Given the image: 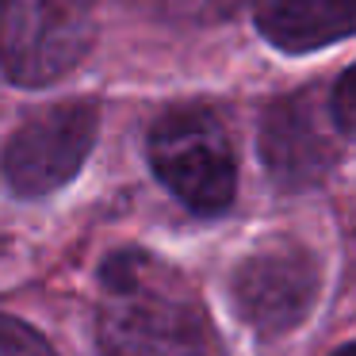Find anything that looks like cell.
<instances>
[{
    "label": "cell",
    "mask_w": 356,
    "mask_h": 356,
    "mask_svg": "<svg viewBox=\"0 0 356 356\" xmlns=\"http://www.w3.org/2000/svg\"><path fill=\"white\" fill-rule=\"evenodd\" d=\"M0 356H54V348L19 318H0Z\"/></svg>",
    "instance_id": "cell-9"
},
{
    "label": "cell",
    "mask_w": 356,
    "mask_h": 356,
    "mask_svg": "<svg viewBox=\"0 0 356 356\" xmlns=\"http://www.w3.org/2000/svg\"><path fill=\"white\" fill-rule=\"evenodd\" d=\"M337 134L333 108H322L314 92L280 96L261 115V157L268 177L284 192H302L330 177L337 165Z\"/></svg>",
    "instance_id": "cell-6"
},
{
    "label": "cell",
    "mask_w": 356,
    "mask_h": 356,
    "mask_svg": "<svg viewBox=\"0 0 356 356\" xmlns=\"http://www.w3.org/2000/svg\"><path fill=\"white\" fill-rule=\"evenodd\" d=\"M257 31L284 54H310L356 35V0H257Z\"/></svg>",
    "instance_id": "cell-7"
},
{
    "label": "cell",
    "mask_w": 356,
    "mask_h": 356,
    "mask_svg": "<svg viewBox=\"0 0 356 356\" xmlns=\"http://www.w3.org/2000/svg\"><path fill=\"white\" fill-rule=\"evenodd\" d=\"M333 356H356V341H353V345H345V348H337Z\"/></svg>",
    "instance_id": "cell-11"
},
{
    "label": "cell",
    "mask_w": 356,
    "mask_h": 356,
    "mask_svg": "<svg viewBox=\"0 0 356 356\" xmlns=\"http://www.w3.org/2000/svg\"><path fill=\"white\" fill-rule=\"evenodd\" d=\"M100 108L92 100H65L31 115L4 146L0 169L16 195H50L81 172L96 146Z\"/></svg>",
    "instance_id": "cell-5"
},
{
    "label": "cell",
    "mask_w": 356,
    "mask_h": 356,
    "mask_svg": "<svg viewBox=\"0 0 356 356\" xmlns=\"http://www.w3.org/2000/svg\"><path fill=\"white\" fill-rule=\"evenodd\" d=\"M149 165L157 180L195 215H222L238 195V157L218 111L203 104L169 108L149 127Z\"/></svg>",
    "instance_id": "cell-2"
},
{
    "label": "cell",
    "mask_w": 356,
    "mask_h": 356,
    "mask_svg": "<svg viewBox=\"0 0 356 356\" xmlns=\"http://www.w3.org/2000/svg\"><path fill=\"white\" fill-rule=\"evenodd\" d=\"M92 0H0V65L24 88L54 85L88 54Z\"/></svg>",
    "instance_id": "cell-3"
},
{
    "label": "cell",
    "mask_w": 356,
    "mask_h": 356,
    "mask_svg": "<svg viewBox=\"0 0 356 356\" xmlns=\"http://www.w3.org/2000/svg\"><path fill=\"white\" fill-rule=\"evenodd\" d=\"M96 341L104 356H211L207 322L192 287L177 268L142 249L104 261Z\"/></svg>",
    "instance_id": "cell-1"
},
{
    "label": "cell",
    "mask_w": 356,
    "mask_h": 356,
    "mask_svg": "<svg viewBox=\"0 0 356 356\" xmlns=\"http://www.w3.org/2000/svg\"><path fill=\"white\" fill-rule=\"evenodd\" d=\"M333 119H337V127L345 134L356 131V65H348L345 73H341V81L333 85Z\"/></svg>",
    "instance_id": "cell-10"
},
{
    "label": "cell",
    "mask_w": 356,
    "mask_h": 356,
    "mask_svg": "<svg viewBox=\"0 0 356 356\" xmlns=\"http://www.w3.org/2000/svg\"><path fill=\"white\" fill-rule=\"evenodd\" d=\"M134 4L157 19H169V24L200 27V24H218V19L234 16L245 0H134Z\"/></svg>",
    "instance_id": "cell-8"
},
{
    "label": "cell",
    "mask_w": 356,
    "mask_h": 356,
    "mask_svg": "<svg viewBox=\"0 0 356 356\" xmlns=\"http://www.w3.org/2000/svg\"><path fill=\"white\" fill-rule=\"evenodd\" d=\"M318 287V257L295 238H272L234 268L230 302L257 337H284L310 318Z\"/></svg>",
    "instance_id": "cell-4"
}]
</instances>
